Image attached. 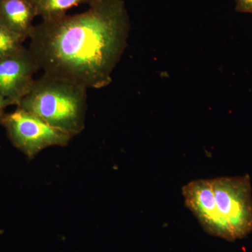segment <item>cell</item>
Masks as SVG:
<instances>
[{"mask_svg": "<svg viewBox=\"0 0 252 252\" xmlns=\"http://www.w3.org/2000/svg\"><path fill=\"white\" fill-rule=\"evenodd\" d=\"M87 89L44 73L16 107L74 137L85 128Z\"/></svg>", "mask_w": 252, "mask_h": 252, "instance_id": "cell-3", "label": "cell"}, {"mask_svg": "<svg viewBox=\"0 0 252 252\" xmlns=\"http://www.w3.org/2000/svg\"><path fill=\"white\" fill-rule=\"evenodd\" d=\"M39 69L35 58L25 46L0 59V97L17 106L31 90Z\"/></svg>", "mask_w": 252, "mask_h": 252, "instance_id": "cell-5", "label": "cell"}, {"mask_svg": "<svg viewBox=\"0 0 252 252\" xmlns=\"http://www.w3.org/2000/svg\"><path fill=\"white\" fill-rule=\"evenodd\" d=\"M24 41L21 36L0 26V59L22 49Z\"/></svg>", "mask_w": 252, "mask_h": 252, "instance_id": "cell-8", "label": "cell"}, {"mask_svg": "<svg viewBox=\"0 0 252 252\" xmlns=\"http://www.w3.org/2000/svg\"><path fill=\"white\" fill-rule=\"evenodd\" d=\"M28 1H32V2H33L34 4V1H35L36 0H28Z\"/></svg>", "mask_w": 252, "mask_h": 252, "instance_id": "cell-11", "label": "cell"}, {"mask_svg": "<svg viewBox=\"0 0 252 252\" xmlns=\"http://www.w3.org/2000/svg\"><path fill=\"white\" fill-rule=\"evenodd\" d=\"M96 0H36V16L43 21H51L67 14L68 10L81 4L91 5Z\"/></svg>", "mask_w": 252, "mask_h": 252, "instance_id": "cell-7", "label": "cell"}, {"mask_svg": "<svg viewBox=\"0 0 252 252\" xmlns=\"http://www.w3.org/2000/svg\"><path fill=\"white\" fill-rule=\"evenodd\" d=\"M182 193L186 207L209 234L234 241L252 231L250 176L191 181Z\"/></svg>", "mask_w": 252, "mask_h": 252, "instance_id": "cell-2", "label": "cell"}, {"mask_svg": "<svg viewBox=\"0 0 252 252\" xmlns=\"http://www.w3.org/2000/svg\"><path fill=\"white\" fill-rule=\"evenodd\" d=\"M0 124L6 129L14 147L29 158H33L48 147L67 146L73 137L18 107L13 112L1 116Z\"/></svg>", "mask_w": 252, "mask_h": 252, "instance_id": "cell-4", "label": "cell"}, {"mask_svg": "<svg viewBox=\"0 0 252 252\" xmlns=\"http://www.w3.org/2000/svg\"><path fill=\"white\" fill-rule=\"evenodd\" d=\"M35 5L28 0H0V26L29 39L36 17Z\"/></svg>", "mask_w": 252, "mask_h": 252, "instance_id": "cell-6", "label": "cell"}, {"mask_svg": "<svg viewBox=\"0 0 252 252\" xmlns=\"http://www.w3.org/2000/svg\"><path fill=\"white\" fill-rule=\"evenodd\" d=\"M13 105L9 101L0 97V117L4 114V109L9 106Z\"/></svg>", "mask_w": 252, "mask_h": 252, "instance_id": "cell-10", "label": "cell"}, {"mask_svg": "<svg viewBox=\"0 0 252 252\" xmlns=\"http://www.w3.org/2000/svg\"><path fill=\"white\" fill-rule=\"evenodd\" d=\"M237 11L252 14V0H235Z\"/></svg>", "mask_w": 252, "mask_h": 252, "instance_id": "cell-9", "label": "cell"}, {"mask_svg": "<svg viewBox=\"0 0 252 252\" xmlns=\"http://www.w3.org/2000/svg\"><path fill=\"white\" fill-rule=\"evenodd\" d=\"M129 31L123 0H96L84 12L34 26L28 49L45 74L100 89L112 83Z\"/></svg>", "mask_w": 252, "mask_h": 252, "instance_id": "cell-1", "label": "cell"}]
</instances>
